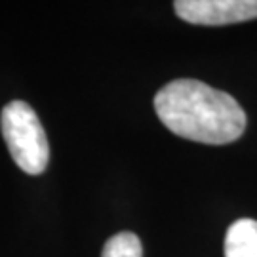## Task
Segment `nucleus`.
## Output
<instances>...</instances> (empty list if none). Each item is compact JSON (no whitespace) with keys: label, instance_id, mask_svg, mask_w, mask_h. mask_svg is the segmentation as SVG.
<instances>
[{"label":"nucleus","instance_id":"f257e3e1","mask_svg":"<svg viewBox=\"0 0 257 257\" xmlns=\"http://www.w3.org/2000/svg\"><path fill=\"white\" fill-rule=\"evenodd\" d=\"M155 109L172 134L206 145L232 143L246 130V112L227 92L179 78L156 93Z\"/></svg>","mask_w":257,"mask_h":257},{"label":"nucleus","instance_id":"7ed1b4c3","mask_svg":"<svg viewBox=\"0 0 257 257\" xmlns=\"http://www.w3.org/2000/svg\"><path fill=\"white\" fill-rule=\"evenodd\" d=\"M175 14L193 25H230L257 18V0H177Z\"/></svg>","mask_w":257,"mask_h":257},{"label":"nucleus","instance_id":"39448f33","mask_svg":"<svg viewBox=\"0 0 257 257\" xmlns=\"http://www.w3.org/2000/svg\"><path fill=\"white\" fill-rule=\"evenodd\" d=\"M101 257H143L141 240L138 234L128 230L118 232L107 240Z\"/></svg>","mask_w":257,"mask_h":257},{"label":"nucleus","instance_id":"20e7f679","mask_svg":"<svg viewBox=\"0 0 257 257\" xmlns=\"http://www.w3.org/2000/svg\"><path fill=\"white\" fill-rule=\"evenodd\" d=\"M225 257H257V221H234L225 236Z\"/></svg>","mask_w":257,"mask_h":257},{"label":"nucleus","instance_id":"f03ea898","mask_svg":"<svg viewBox=\"0 0 257 257\" xmlns=\"http://www.w3.org/2000/svg\"><path fill=\"white\" fill-rule=\"evenodd\" d=\"M2 136L14 162L29 175H40L50 162V145L42 122L25 101H12L2 109Z\"/></svg>","mask_w":257,"mask_h":257}]
</instances>
